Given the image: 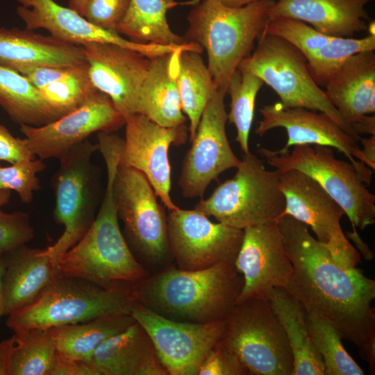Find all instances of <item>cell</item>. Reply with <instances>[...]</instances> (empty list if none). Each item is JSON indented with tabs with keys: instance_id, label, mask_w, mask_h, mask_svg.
<instances>
[{
	"instance_id": "11",
	"label": "cell",
	"mask_w": 375,
	"mask_h": 375,
	"mask_svg": "<svg viewBox=\"0 0 375 375\" xmlns=\"http://www.w3.org/2000/svg\"><path fill=\"white\" fill-rule=\"evenodd\" d=\"M97 150L98 144L86 139L58 158L59 168L51 181L56 197L53 219L64 226V231L53 244L44 249L56 269L63 255L83 237L95 218L97 176L91 158Z\"/></svg>"
},
{
	"instance_id": "21",
	"label": "cell",
	"mask_w": 375,
	"mask_h": 375,
	"mask_svg": "<svg viewBox=\"0 0 375 375\" xmlns=\"http://www.w3.org/2000/svg\"><path fill=\"white\" fill-rule=\"evenodd\" d=\"M17 14L28 30L42 28L61 41L82 46L92 42L117 44L136 51L147 57L153 56V44L128 40L114 31L101 28L89 22L76 10L54 0H16Z\"/></svg>"
},
{
	"instance_id": "9",
	"label": "cell",
	"mask_w": 375,
	"mask_h": 375,
	"mask_svg": "<svg viewBox=\"0 0 375 375\" xmlns=\"http://www.w3.org/2000/svg\"><path fill=\"white\" fill-rule=\"evenodd\" d=\"M113 193L124 238L137 260L151 275L174 265L167 217L144 175L118 165Z\"/></svg>"
},
{
	"instance_id": "4",
	"label": "cell",
	"mask_w": 375,
	"mask_h": 375,
	"mask_svg": "<svg viewBox=\"0 0 375 375\" xmlns=\"http://www.w3.org/2000/svg\"><path fill=\"white\" fill-rule=\"evenodd\" d=\"M274 3L258 0L233 8L202 0L189 12V26L183 38L206 50L207 66L217 89L226 92L233 74L250 55L270 21L269 10Z\"/></svg>"
},
{
	"instance_id": "49",
	"label": "cell",
	"mask_w": 375,
	"mask_h": 375,
	"mask_svg": "<svg viewBox=\"0 0 375 375\" xmlns=\"http://www.w3.org/2000/svg\"><path fill=\"white\" fill-rule=\"evenodd\" d=\"M87 0H68V7L83 16L84 6Z\"/></svg>"
},
{
	"instance_id": "25",
	"label": "cell",
	"mask_w": 375,
	"mask_h": 375,
	"mask_svg": "<svg viewBox=\"0 0 375 375\" xmlns=\"http://www.w3.org/2000/svg\"><path fill=\"white\" fill-rule=\"evenodd\" d=\"M85 62L82 46L26 28L0 27V65L17 72L24 67H65Z\"/></svg>"
},
{
	"instance_id": "27",
	"label": "cell",
	"mask_w": 375,
	"mask_h": 375,
	"mask_svg": "<svg viewBox=\"0 0 375 375\" xmlns=\"http://www.w3.org/2000/svg\"><path fill=\"white\" fill-rule=\"evenodd\" d=\"M181 50L151 59L140 92L139 113L165 127H177L186 120L176 81Z\"/></svg>"
},
{
	"instance_id": "23",
	"label": "cell",
	"mask_w": 375,
	"mask_h": 375,
	"mask_svg": "<svg viewBox=\"0 0 375 375\" xmlns=\"http://www.w3.org/2000/svg\"><path fill=\"white\" fill-rule=\"evenodd\" d=\"M88 364L95 375H168L149 335L136 321L100 344Z\"/></svg>"
},
{
	"instance_id": "29",
	"label": "cell",
	"mask_w": 375,
	"mask_h": 375,
	"mask_svg": "<svg viewBox=\"0 0 375 375\" xmlns=\"http://www.w3.org/2000/svg\"><path fill=\"white\" fill-rule=\"evenodd\" d=\"M135 322L131 314H110L81 323L55 326L51 331L60 357L88 363L100 344Z\"/></svg>"
},
{
	"instance_id": "26",
	"label": "cell",
	"mask_w": 375,
	"mask_h": 375,
	"mask_svg": "<svg viewBox=\"0 0 375 375\" xmlns=\"http://www.w3.org/2000/svg\"><path fill=\"white\" fill-rule=\"evenodd\" d=\"M3 315L23 308L56 277V267L44 249L25 244L3 254Z\"/></svg>"
},
{
	"instance_id": "28",
	"label": "cell",
	"mask_w": 375,
	"mask_h": 375,
	"mask_svg": "<svg viewBox=\"0 0 375 375\" xmlns=\"http://www.w3.org/2000/svg\"><path fill=\"white\" fill-rule=\"evenodd\" d=\"M265 300L277 317L290 343L292 375H325L322 358L308 334L303 305L283 288L269 290Z\"/></svg>"
},
{
	"instance_id": "7",
	"label": "cell",
	"mask_w": 375,
	"mask_h": 375,
	"mask_svg": "<svg viewBox=\"0 0 375 375\" xmlns=\"http://www.w3.org/2000/svg\"><path fill=\"white\" fill-rule=\"evenodd\" d=\"M235 176L219 184L194 208L229 226L244 230L276 221L285 207L280 172L267 170L262 161L243 154Z\"/></svg>"
},
{
	"instance_id": "2",
	"label": "cell",
	"mask_w": 375,
	"mask_h": 375,
	"mask_svg": "<svg viewBox=\"0 0 375 375\" xmlns=\"http://www.w3.org/2000/svg\"><path fill=\"white\" fill-rule=\"evenodd\" d=\"M243 284L234 263L198 270L174 265L132 285L130 292L135 302L165 318L207 324L226 318Z\"/></svg>"
},
{
	"instance_id": "34",
	"label": "cell",
	"mask_w": 375,
	"mask_h": 375,
	"mask_svg": "<svg viewBox=\"0 0 375 375\" xmlns=\"http://www.w3.org/2000/svg\"><path fill=\"white\" fill-rule=\"evenodd\" d=\"M38 90L60 116L78 108L99 91L90 80L86 61L67 67L60 76Z\"/></svg>"
},
{
	"instance_id": "3",
	"label": "cell",
	"mask_w": 375,
	"mask_h": 375,
	"mask_svg": "<svg viewBox=\"0 0 375 375\" xmlns=\"http://www.w3.org/2000/svg\"><path fill=\"white\" fill-rule=\"evenodd\" d=\"M107 182L99 210L83 237L60 260L56 276L83 279L104 289L130 288L151 274L133 254L122 233L113 193L120 150L103 148Z\"/></svg>"
},
{
	"instance_id": "39",
	"label": "cell",
	"mask_w": 375,
	"mask_h": 375,
	"mask_svg": "<svg viewBox=\"0 0 375 375\" xmlns=\"http://www.w3.org/2000/svg\"><path fill=\"white\" fill-rule=\"evenodd\" d=\"M33 236L28 214L20 211L5 212L0 207V254L26 244Z\"/></svg>"
},
{
	"instance_id": "36",
	"label": "cell",
	"mask_w": 375,
	"mask_h": 375,
	"mask_svg": "<svg viewBox=\"0 0 375 375\" xmlns=\"http://www.w3.org/2000/svg\"><path fill=\"white\" fill-rule=\"evenodd\" d=\"M306 322L310 338L322 358L325 375L364 374L332 325L309 313H306Z\"/></svg>"
},
{
	"instance_id": "17",
	"label": "cell",
	"mask_w": 375,
	"mask_h": 375,
	"mask_svg": "<svg viewBox=\"0 0 375 375\" xmlns=\"http://www.w3.org/2000/svg\"><path fill=\"white\" fill-rule=\"evenodd\" d=\"M259 112L262 119L255 133L260 138L273 128H283L288 140L281 151L300 144L336 149L356 167L365 184L370 185L373 170L364 164L358 142L326 114L304 108L285 107L281 102L265 105Z\"/></svg>"
},
{
	"instance_id": "46",
	"label": "cell",
	"mask_w": 375,
	"mask_h": 375,
	"mask_svg": "<svg viewBox=\"0 0 375 375\" xmlns=\"http://www.w3.org/2000/svg\"><path fill=\"white\" fill-rule=\"evenodd\" d=\"M353 131L358 135L360 134L375 135V116L367 115L351 124Z\"/></svg>"
},
{
	"instance_id": "12",
	"label": "cell",
	"mask_w": 375,
	"mask_h": 375,
	"mask_svg": "<svg viewBox=\"0 0 375 375\" xmlns=\"http://www.w3.org/2000/svg\"><path fill=\"white\" fill-rule=\"evenodd\" d=\"M279 178L285 199L282 215H290L310 227L337 264L356 267L360 254L342 229L340 219L345 215L342 208L317 181L301 171L281 172Z\"/></svg>"
},
{
	"instance_id": "22",
	"label": "cell",
	"mask_w": 375,
	"mask_h": 375,
	"mask_svg": "<svg viewBox=\"0 0 375 375\" xmlns=\"http://www.w3.org/2000/svg\"><path fill=\"white\" fill-rule=\"evenodd\" d=\"M374 0H278L269 10L270 20L287 17L303 22L335 38H352L367 30L365 7Z\"/></svg>"
},
{
	"instance_id": "8",
	"label": "cell",
	"mask_w": 375,
	"mask_h": 375,
	"mask_svg": "<svg viewBox=\"0 0 375 375\" xmlns=\"http://www.w3.org/2000/svg\"><path fill=\"white\" fill-rule=\"evenodd\" d=\"M252 54L243 59L238 69L259 77L288 108H304L331 117L358 142L360 136L332 105L324 91L315 82L303 53L286 40L262 31Z\"/></svg>"
},
{
	"instance_id": "5",
	"label": "cell",
	"mask_w": 375,
	"mask_h": 375,
	"mask_svg": "<svg viewBox=\"0 0 375 375\" xmlns=\"http://www.w3.org/2000/svg\"><path fill=\"white\" fill-rule=\"evenodd\" d=\"M135 302L130 288L107 290L83 279L56 276L33 301L8 315L6 325L14 333L44 330L131 314Z\"/></svg>"
},
{
	"instance_id": "33",
	"label": "cell",
	"mask_w": 375,
	"mask_h": 375,
	"mask_svg": "<svg viewBox=\"0 0 375 375\" xmlns=\"http://www.w3.org/2000/svg\"><path fill=\"white\" fill-rule=\"evenodd\" d=\"M264 85L257 76L237 69L228 84L226 93L231 97L227 121L235 125V138L243 154L250 152L249 135L254 117L256 97Z\"/></svg>"
},
{
	"instance_id": "38",
	"label": "cell",
	"mask_w": 375,
	"mask_h": 375,
	"mask_svg": "<svg viewBox=\"0 0 375 375\" xmlns=\"http://www.w3.org/2000/svg\"><path fill=\"white\" fill-rule=\"evenodd\" d=\"M46 167L40 158L18 162L8 167L0 166V190H14L22 202L30 203L33 192L40 189L37 175Z\"/></svg>"
},
{
	"instance_id": "45",
	"label": "cell",
	"mask_w": 375,
	"mask_h": 375,
	"mask_svg": "<svg viewBox=\"0 0 375 375\" xmlns=\"http://www.w3.org/2000/svg\"><path fill=\"white\" fill-rule=\"evenodd\" d=\"M359 142L362 144L363 162L374 171L375 169V135L367 138H360Z\"/></svg>"
},
{
	"instance_id": "6",
	"label": "cell",
	"mask_w": 375,
	"mask_h": 375,
	"mask_svg": "<svg viewBox=\"0 0 375 375\" xmlns=\"http://www.w3.org/2000/svg\"><path fill=\"white\" fill-rule=\"evenodd\" d=\"M259 152L278 172L297 169L317 181L348 217L352 231L347 237L358 249L365 246L356 228L374 224L375 196L351 162L337 158L333 148L322 145H295L284 151L260 147Z\"/></svg>"
},
{
	"instance_id": "18",
	"label": "cell",
	"mask_w": 375,
	"mask_h": 375,
	"mask_svg": "<svg viewBox=\"0 0 375 375\" xmlns=\"http://www.w3.org/2000/svg\"><path fill=\"white\" fill-rule=\"evenodd\" d=\"M125 117L110 99L98 91L83 105L40 126L20 125L27 145L40 159L60 158L95 132L113 133L125 125Z\"/></svg>"
},
{
	"instance_id": "44",
	"label": "cell",
	"mask_w": 375,
	"mask_h": 375,
	"mask_svg": "<svg viewBox=\"0 0 375 375\" xmlns=\"http://www.w3.org/2000/svg\"><path fill=\"white\" fill-rule=\"evenodd\" d=\"M16 347L15 335L0 342V375H10L11 362Z\"/></svg>"
},
{
	"instance_id": "48",
	"label": "cell",
	"mask_w": 375,
	"mask_h": 375,
	"mask_svg": "<svg viewBox=\"0 0 375 375\" xmlns=\"http://www.w3.org/2000/svg\"><path fill=\"white\" fill-rule=\"evenodd\" d=\"M221 4L228 7H241L248 3L257 1L258 0H215Z\"/></svg>"
},
{
	"instance_id": "43",
	"label": "cell",
	"mask_w": 375,
	"mask_h": 375,
	"mask_svg": "<svg viewBox=\"0 0 375 375\" xmlns=\"http://www.w3.org/2000/svg\"><path fill=\"white\" fill-rule=\"evenodd\" d=\"M50 375H95V374L88 363L67 360L57 353Z\"/></svg>"
},
{
	"instance_id": "16",
	"label": "cell",
	"mask_w": 375,
	"mask_h": 375,
	"mask_svg": "<svg viewBox=\"0 0 375 375\" xmlns=\"http://www.w3.org/2000/svg\"><path fill=\"white\" fill-rule=\"evenodd\" d=\"M126 133L119 165L142 172L168 211L178 208L170 196V145L184 144L187 128L165 127L140 113L125 117Z\"/></svg>"
},
{
	"instance_id": "10",
	"label": "cell",
	"mask_w": 375,
	"mask_h": 375,
	"mask_svg": "<svg viewBox=\"0 0 375 375\" xmlns=\"http://www.w3.org/2000/svg\"><path fill=\"white\" fill-rule=\"evenodd\" d=\"M224 319L219 342L238 356L249 375H292L290 343L266 300L236 303Z\"/></svg>"
},
{
	"instance_id": "20",
	"label": "cell",
	"mask_w": 375,
	"mask_h": 375,
	"mask_svg": "<svg viewBox=\"0 0 375 375\" xmlns=\"http://www.w3.org/2000/svg\"><path fill=\"white\" fill-rule=\"evenodd\" d=\"M94 86L106 94L124 117L140 112V92L151 59L117 44L92 42L82 45Z\"/></svg>"
},
{
	"instance_id": "37",
	"label": "cell",
	"mask_w": 375,
	"mask_h": 375,
	"mask_svg": "<svg viewBox=\"0 0 375 375\" xmlns=\"http://www.w3.org/2000/svg\"><path fill=\"white\" fill-rule=\"evenodd\" d=\"M375 33H368L360 39L334 38L326 47L319 49L307 58L310 74L319 86L324 87L330 75L346 59L356 53L374 51Z\"/></svg>"
},
{
	"instance_id": "41",
	"label": "cell",
	"mask_w": 375,
	"mask_h": 375,
	"mask_svg": "<svg viewBox=\"0 0 375 375\" xmlns=\"http://www.w3.org/2000/svg\"><path fill=\"white\" fill-rule=\"evenodd\" d=\"M198 375H249L238 356L219 341L203 360Z\"/></svg>"
},
{
	"instance_id": "42",
	"label": "cell",
	"mask_w": 375,
	"mask_h": 375,
	"mask_svg": "<svg viewBox=\"0 0 375 375\" xmlns=\"http://www.w3.org/2000/svg\"><path fill=\"white\" fill-rule=\"evenodd\" d=\"M35 158L26 138L13 136L5 126L0 124V160L14 164Z\"/></svg>"
},
{
	"instance_id": "30",
	"label": "cell",
	"mask_w": 375,
	"mask_h": 375,
	"mask_svg": "<svg viewBox=\"0 0 375 375\" xmlns=\"http://www.w3.org/2000/svg\"><path fill=\"white\" fill-rule=\"evenodd\" d=\"M0 107L19 125L40 126L61 117L25 76L2 65Z\"/></svg>"
},
{
	"instance_id": "1",
	"label": "cell",
	"mask_w": 375,
	"mask_h": 375,
	"mask_svg": "<svg viewBox=\"0 0 375 375\" xmlns=\"http://www.w3.org/2000/svg\"><path fill=\"white\" fill-rule=\"evenodd\" d=\"M276 222L294 269L286 290L306 313L327 322L342 340L358 347L374 374L375 281L357 267L337 264L326 245L301 222L284 215Z\"/></svg>"
},
{
	"instance_id": "19",
	"label": "cell",
	"mask_w": 375,
	"mask_h": 375,
	"mask_svg": "<svg viewBox=\"0 0 375 375\" xmlns=\"http://www.w3.org/2000/svg\"><path fill=\"white\" fill-rule=\"evenodd\" d=\"M234 265L244 280L236 303L251 298L265 300L271 289L287 288L294 269L276 221L244 229Z\"/></svg>"
},
{
	"instance_id": "15",
	"label": "cell",
	"mask_w": 375,
	"mask_h": 375,
	"mask_svg": "<svg viewBox=\"0 0 375 375\" xmlns=\"http://www.w3.org/2000/svg\"><path fill=\"white\" fill-rule=\"evenodd\" d=\"M226 94L217 89L208 102L183 158L178 184L185 198L203 199L212 181L224 172L237 168L240 162L226 135Z\"/></svg>"
},
{
	"instance_id": "35",
	"label": "cell",
	"mask_w": 375,
	"mask_h": 375,
	"mask_svg": "<svg viewBox=\"0 0 375 375\" xmlns=\"http://www.w3.org/2000/svg\"><path fill=\"white\" fill-rule=\"evenodd\" d=\"M14 335L10 375H50L57 355L51 328Z\"/></svg>"
},
{
	"instance_id": "13",
	"label": "cell",
	"mask_w": 375,
	"mask_h": 375,
	"mask_svg": "<svg viewBox=\"0 0 375 375\" xmlns=\"http://www.w3.org/2000/svg\"><path fill=\"white\" fill-rule=\"evenodd\" d=\"M167 217L169 248L177 268L198 270L234 263L244 230L212 222L195 208L178 207L169 211Z\"/></svg>"
},
{
	"instance_id": "47",
	"label": "cell",
	"mask_w": 375,
	"mask_h": 375,
	"mask_svg": "<svg viewBox=\"0 0 375 375\" xmlns=\"http://www.w3.org/2000/svg\"><path fill=\"white\" fill-rule=\"evenodd\" d=\"M6 267L3 254H0V319L3 316L4 297L3 287V276Z\"/></svg>"
},
{
	"instance_id": "32",
	"label": "cell",
	"mask_w": 375,
	"mask_h": 375,
	"mask_svg": "<svg viewBox=\"0 0 375 375\" xmlns=\"http://www.w3.org/2000/svg\"><path fill=\"white\" fill-rule=\"evenodd\" d=\"M178 4L175 0H131L116 28L118 33L157 44H183L188 41L170 28L167 12Z\"/></svg>"
},
{
	"instance_id": "14",
	"label": "cell",
	"mask_w": 375,
	"mask_h": 375,
	"mask_svg": "<svg viewBox=\"0 0 375 375\" xmlns=\"http://www.w3.org/2000/svg\"><path fill=\"white\" fill-rule=\"evenodd\" d=\"M131 315L149 335L168 375H198L199 367L225 330V319L207 324L165 318L135 302Z\"/></svg>"
},
{
	"instance_id": "40",
	"label": "cell",
	"mask_w": 375,
	"mask_h": 375,
	"mask_svg": "<svg viewBox=\"0 0 375 375\" xmlns=\"http://www.w3.org/2000/svg\"><path fill=\"white\" fill-rule=\"evenodd\" d=\"M131 0H87L83 17L101 28L116 31L125 16Z\"/></svg>"
},
{
	"instance_id": "31",
	"label": "cell",
	"mask_w": 375,
	"mask_h": 375,
	"mask_svg": "<svg viewBox=\"0 0 375 375\" xmlns=\"http://www.w3.org/2000/svg\"><path fill=\"white\" fill-rule=\"evenodd\" d=\"M200 53L185 49L181 51L178 56L176 81L182 110L190 121V142L205 107L217 90Z\"/></svg>"
},
{
	"instance_id": "50",
	"label": "cell",
	"mask_w": 375,
	"mask_h": 375,
	"mask_svg": "<svg viewBox=\"0 0 375 375\" xmlns=\"http://www.w3.org/2000/svg\"><path fill=\"white\" fill-rule=\"evenodd\" d=\"M10 198V190H0V207L7 204Z\"/></svg>"
},
{
	"instance_id": "24",
	"label": "cell",
	"mask_w": 375,
	"mask_h": 375,
	"mask_svg": "<svg viewBox=\"0 0 375 375\" xmlns=\"http://www.w3.org/2000/svg\"><path fill=\"white\" fill-rule=\"evenodd\" d=\"M324 87L332 105L350 125L374 114V51L349 57L330 75Z\"/></svg>"
}]
</instances>
